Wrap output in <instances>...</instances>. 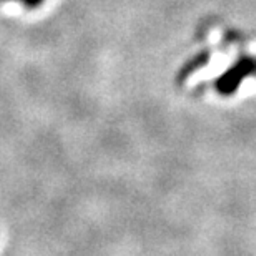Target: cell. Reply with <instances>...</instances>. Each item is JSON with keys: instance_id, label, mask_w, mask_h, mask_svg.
<instances>
[{"instance_id": "3", "label": "cell", "mask_w": 256, "mask_h": 256, "mask_svg": "<svg viewBox=\"0 0 256 256\" xmlns=\"http://www.w3.org/2000/svg\"><path fill=\"white\" fill-rule=\"evenodd\" d=\"M45 2H47V0H22V5L28 10H37L42 7Z\"/></svg>"}, {"instance_id": "2", "label": "cell", "mask_w": 256, "mask_h": 256, "mask_svg": "<svg viewBox=\"0 0 256 256\" xmlns=\"http://www.w3.org/2000/svg\"><path fill=\"white\" fill-rule=\"evenodd\" d=\"M208 62H210V54L208 52L198 54L196 57H193L190 62H186V65L182 68V72H180V82H185L190 75L196 74L198 70L204 68V66L208 65Z\"/></svg>"}, {"instance_id": "4", "label": "cell", "mask_w": 256, "mask_h": 256, "mask_svg": "<svg viewBox=\"0 0 256 256\" xmlns=\"http://www.w3.org/2000/svg\"><path fill=\"white\" fill-rule=\"evenodd\" d=\"M0 2H4V4H10V2H22V0H0Z\"/></svg>"}, {"instance_id": "5", "label": "cell", "mask_w": 256, "mask_h": 256, "mask_svg": "<svg viewBox=\"0 0 256 256\" xmlns=\"http://www.w3.org/2000/svg\"><path fill=\"white\" fill-rule=\"evenodd\" d=\"M254 76H256V74H254Z\"/></svg>"}, {"instance_id": "1", "label": "cell", "mask_w": 256, "mask_h": 256, "mask_svg": "<svg viewBox=\"0 0 256 256\" xmlns=\"http://www.w3.org/2000/svg\"><path fill=\"white\" fill-rule=\"evenodd\" d=\"M256 74V58L244 55L240 57L233 65H230L216 80L213 82V88L222 96H233L240 90V86Z\"/></svg>"}]
</instances>
